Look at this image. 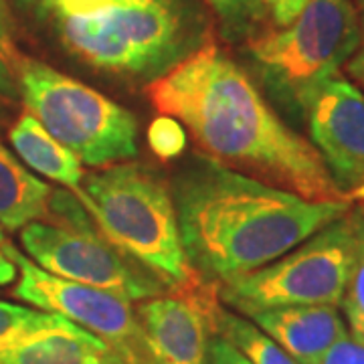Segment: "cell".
Returning <instances> with one entry per match:
<instances>
[{
	"label": "cell",
	"instance_id": "obj_6",
	"mask_svg": "<svg viewBox=\"0 0 364 364\" xmlns=\"http://www.w3.org/2000/svg\"><path fill=\"white\" fill-rule=\"evenodd\" d=\"M14 75L26 112L81 164L105 168L138 156V119L124 105L37 59L23 57Z\"/></svg>",
	"mask_w": 364,
	"mask_h": 364
},
{
	"label": "cell",
	"instance_id": "obj_7",
	"mask_svg": "<svg viewBox=\"0 0 364 364\" xmlns=\"http://www.w3.org/2000/svg\"><path fill=\"white\" fill-rule=\"evenodd\" d=\"M354 259L350 210L269 265L219 287V299L245 316L284 306H340Z\"/></svg>",
	"mask_w": 364,
	"mask_h": 364
},
{
	"label": "cell",
	"instance_id": "obj_9",
	"mask_svg": "<svg viewBox=\"0 0 364 364\" xmlns=\"http://www.w3.org/2000/svg\"><path fill=\"white\" fill-rule=\"evenodd\" d=\"M6 255L21 273L14 287L16 298L45 312L61 314L69 322L104 340L126 364H152L132 301L100 287L69 282L45 272L16 251L13 243L6 245Z\"/></svg>",
	"mask_w": 364,
	"mask_h": 364
},
{
	"label": "cell",
	"instance_id": "obj_27",
	"mask_svg": "<svg viewBox=\"0 0 364 364\" xmlns=\"http://www.w3.org/2000/svg\"><path fill=\"white\" fill-rule=\"evenodd\" d=\"M356 4V11H358V18H360V26H363V35H364V0H354Z\"/></svg>",
	"mask_w": 364,
	"mask_h": 364
},
{
	"label": "cell",
	"instance_id": "obj_17",
	"mask_svg": "<svg viewBox=\"0 0 364 364\" xmlns=\"http://www.w3.org/2000/svg\"><path fill=\"white\" fill-rule=\"evenodd\" d=\"M75 326L61 314L45 312L39 308H26L11 301H0V350L16 346L25 340L39 336L49 330Z\"/></svg>",
	"mask_w": 364,
	"mask_h": 364
},
{
	"label": "cell",
	"instance_id": "obj_20",
	"mask_svg": "<svg viewBox=\"0 0 364 364\" xmlns=\"http://www.w3.org/2000/svg\"><path fill=\"white\" fill-rule=\"evenodd\" d=\"M318 364H364V340L354 334H344L326 350Z\"/></svg>",
	"mask_w": 364,
	"mask_h": 364
},
{
	"label": "cell",
	"instance_id": "obj_24",
	"mask_svg": "<svg viewBox=\"0 0 364 364\" xmlns=\"http://www.w3.org/2000/svg\"><path fill=\"white\" fill-rule=\"evenodd\" d=\"M0 97L6 102H18L21 100V91H18V81L13 69L6 65L0 59Z\"/></svg>",
	"mask_w": 364,
	"mask_h": 364
},
{
	"label": "cell",
	"instance_id": "obj_2",
	"mask_svg": "<svg viewBox=\"0 0 364 364\" xmlns=\"http://www.w3.org/2000/svg\"><path fill=\"white\" fill-rule=\"evenodd\" d=\"M170 191L184 255L217 287L279 259L352 207L308 200L203 154L176 168Z\"/></svg>",
	"mask_w": 364,
	"mask_h": 364
},
{
	"label": "cell",
	"instance_id": "obj_16",
	"mask_svg": "<svg viewBox=\"0 0 364 364\" xmlns=\"http://www.w3.org/2000/svg\"><path fill=\"white\" fill-rule=\"evenodd\" d=\"M208 322H210V334L227 340L251 364H298L259 326L225 310L221 299L213 304Z\"/></svg>",
	"mask_w": 364,
	"mask_h": 364
},
{
	"label": "cell",
	"instance_id": "obj_23",
	"mask_svg": "<svg viewBox=\"0 0 364 364\" xmlns=\"http://www.w3.org/2000/svg\"><path fill=\"white\" fill-rule=\"evenodd\" d=\"M306 2L308 0H265V6H267V13L273 16L275 25L282 26L291 23Z\"/></svg>",
	"mask_w": 364,
	"mask_h": 364
},
{
	"label": "cell",
	"instance_id": "obj_1",
	"mask_svg": "<svg viewBox=\"0 0 364 364\" xmlns=\"http://www.w3.org/2000/svg\"><path fill=\"white\" fill-rule=\"evenodd\" d=\"M158 114L178 122L203 156L316 203H354L310 140L291 130L221 47L207 43L148 85Z\"/></svg>",
	"mask_w": 364,
	"mask_h": 364
},
{
	"label": "cell",
	"instance_id": "obj_14",
	"mask_svg": "<svg viewBox=\"0 0 364 364\" xmlns=\"http://www.w3.org/2000/svg\"><path fill=\"white\" fill-rule=\"evenodd\" d=\"M9 140L28 168L73 191L75 196L79 195L85 176L81 160L63 144L57 142L33 114H21L9 132Z\"/></svg>",
	"mask_w": 364,
	"mask_h": 364
},
{
	"label": "cell",
	"instance_id": "obj_11",
	"mask_svg": "<svg viewBox=\"0 0 364 364\" xmlns=\"http://www.w3.org/2000/svg\"><path fill=\"white\" fill-rule=\"evenodd\" d=\"M217 299L219 287L203 279L142 299L134 310L152 364H205L208 340L213 336L208 314Z\"/></svg>",
	"mask_w": 364,
	"mask_h": 364
},
{
	"label": "cell",
	"instance_id": "obj_13",
	"mask_svg": "<svg viewBox=\"0 0 364 364\" xmlns=\"http://www.w3.org/2000/svg\"><path fill=\"white\" fill-rule=\"evenodd\" d=\"M0 364H126L81 326L49 330L0 350Z\"/></svg>",
	"mask_w": 364,
	"mask_h": 364
},
{
	"label": "cell",
	"instance_id": "obj_26",
	"mask_svg": "<svg viewBox=\"0 0 364 364\" xmlns=\"http://www.w3.org/2000/svg\"><path fill=\"white\" fill-rule=\"evenodd\" d=\"M346 69H348L350 77L356 81V85H358L360 90H364V35L363 41H360V45H358V49H356V53L348 59Z\"/></svg>",
	"mask_w": 364,
	"mask_h": 364
},
{
	"label": "cell",
	"instance_id": "obj_15",
	"mask_svg": "<svg viewBox=\"0 0 364 364\" xmlns=\"http://www.w3.org/2000/svg\"><path fill=\"white\" fill-rule=\"evenodd\" d=\"M51 186L26 170L14 154L0 144V225L18 231L28 223L51 217Z\"/></svg>",
	"mask_w": 364,
	"mask_h": 364
},
{
	"label": "cell",
	"instance_id": "obj_18",
	"mask_svg": "<svg viewBox=\"0 0 364 364\" xmlns=\"http://www.w3.org/2000/svg\"><path fill=\"white\" fill-rule=\"evenodd\" d=\"M350 215L354 223V259L340 306L352 334L364 340V207L352 210Z\"/></svg>",
	"mask_w": 364,
	"mask_h": 364
},
{
	"label": "cell",
	"instance_id": "obj_12",
	"mask_svg": "<svg viewBox=\"0 0 364 364\" xmlns=\"http://www.w3.org/2000/svg\"><path fill=\"white\" fill-rule=\"evenodd\" d=\"M298 364H318L346 332L338 306H284L249 316Z\"/></svg>",
	"mask_w": 364,
	"mask_h": 364
},
{
	"label": "cell",
	"instance_id": "obj_28",
	"mask_svg": "<svg viewBox=\"0 0 364 364\" xmlns=\"http://www.w3.org/2000/svg\"><path fill=\"white\" fill-rule=\"evenodd\" d=\"M0 100H2V97H0Z\"/></svg>",
	"mask_w": 364,
	"mask_h": 364
},
{
	"label": "cell",
	"instance_id": "obj_4",
	"mask_svg": "<svg viewBox=\"0 0 364 364\" xmlns=\"http://www.w3.org/2000/svg\"><path fill=\"white\" fill-rule=\"evenodd\" d=\"M77 200L105 237L156 273L168 291L200 279L182 249L168 182L152 166L128 160L85 174Z\"/></svg>",
	"mask_w": 364,
	"mask_h": 364
},
{
	"label": "cell",
	"instance_id": "obj_19",
	"mask_svg": "<svg viewBox=\"0 0 364 364\" xmlns=\"http://www.w3.org/2000/svg\"><path fill=\"white\" fill-rule=\"evenodd\" d=\"M217 16L227 39L247 41L261 31L267 16L265 0H203Z\"/></svg>",
	"mask_w": 364,
	"mask_h": 364
},
{
	"label": "cell",
	"instance_id": "obj_21",
	"mask_svg": "<svg viewBox=\"0 0 364 364\" xmlns=\"http://www.w3.org/2000/svg\"><path fill=\"white\" fill-rule=\"evenodd\" d=\"M0 59L6 65L16 69L18 61L23 59V55L16 49V41H14V21L13 14L9 11L6 0H0Z\"/></svg>",
	"mask_w": 364,
	"mask_h": 364
},
{
	"label": "cell",
	"instance_id": "obj_25",
	"mask_svg": "<svg viewBox=\"0 0 364 364\" xmlns=\"http://www.w3.org/2000/svg\"><path fill=\"white\" fill-rule=\"evenodd\" d=\"M6 245H9V239L4 237V231L0 229V287L9 286L16 279V265L6 255Z\"/></svg>",
	"mask_w": 364,
	"mask_h": 364
},
{
	"label": "cell",
	"instance_id": "obj_10",
	"mask_svg": "<svg viewBox=\"0 0 364 364\" xmlns=\"http://www.w3.org/2000/svg\"><path fill=\"white\" fill-rule=\"evenodd\" d=\"M304 116L334 184L350 200H364V91L336 75L314 93Z\"/></svg>",
	"mask_w": 364,
	"mask_h": 364
},
{
	"label": "cell",
	"instance_id": "obj_5",
	"mask_svg": "<svg viewBox=\"0 0 364 364\" xmlns=\"http://www.w3.org/2000/svg\"><path fill=\"white\" fill-rule=\"evenodd\" d=\"M363 41L354 0H308L298 16L247 39L253 69L267 91L296 114L336 77Z\"/></svg>",
	"mask_w": 364,
	"mask_h": 364
},
{
	"label": "cell",
	"instance_id": "obj_3",
	"mask_svg": "<svg viewBox=\"0 0 364 364\" xmlns=\"http://www.w3.org/2000/svg\"><path fill=\"white\" fill-rule=\"evenodd\" d=\"M41 37L73 65L148 87L210 37L196 0H14Z\"/></svg>",
	"mask_w": 364,
	"mask_h": 364
},
{
	"label": "cell",
	"instance_id": "obj_22",
	"mask_svg": "<svg viewBox=\"0 0 364 364\" xmlns=\"http://www.w3.org/2000/svg\"><path fill=\"white\" fill-rule=\"evenodd\" d=\"M205 364H251L241 354V352L233 348L227 340H223L221 336H210L207 348V360Z\"/></svg>",
	"mask_w": 364,
	"mask_h": 364
},
{
	"label": "cell",
	"instance_id": "obj_8",
	"mask_svg": "<svg viewBox=\"0 0 364 364\" xmlns=\"http://www.w3.org/2000/svg\"><path fill=\"white\" fill-rule=\"evenodd\" d=\"M21 243L39 267L91 287H100L128 301L156 298L168 291L156 273L144 267L105 235L91 229L35 221L21 229Z\"/></svg>",
	"mask_w": 364,
	"mask_h": 364
}]
</instances>
